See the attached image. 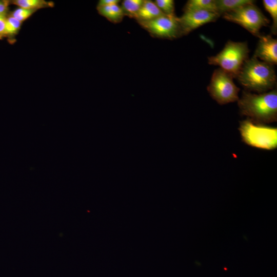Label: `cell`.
<instances>
[{
    "mask_svg": "<svg viewBox=\"0 0 277 277\" xmlns=\"http://www.w3.org/2000/svg\"><path fill=\"white\" fill-rule=\"evenodd\" d=\"M238 105L241 115L252 121L266 124L277 121V90L252 93L244 90Z\"/></svg>",
    "mask_w": 277,
    "mask_h": 277,
    "instance_id": "obj_1",
    "label": "cell"
},
{
    "mask_svg": "<svg viewBox=\"0 0 277 277\" xmlns=\"http://www.w3.org/2000/svg\"><path fill=\"white\" fill-rule=\"evenodd\" d=\"M236 78L246 91L259 93L272 89L276 82L273 66L253 56L244 63Z\"/></svg>",
    "mask_w": 277,
    "mask_h": 277,
    "instance_id": "obj_2",
    "label": "cell"
},
{
    "mask_svg": "<svg viewBox=\"0 0 277 277\" xmlns=\"http://www.w3.org/2000/svg\"><path fill=\"white\" fill-rule=\"evenodd\" d=\"M246 42L228 41L217 54L208 57V64L220 68L236 78L244 63L249 58Z\"/></svg>",
    "mask_w": 277,
    "mask_h": 277,
    "instance_id": "obj_3",
    "label": "cell"
},
{
    "mask_svg": "<svg viewBox=\"0 0 277 277\" xmlns=\"http://www.w3.org/2000/svg\"><path fill=\"white\" fill-rule=\"evenodd\" d=\"M239 130L242 140L251 147L265 150L277 147V128L246 119L240 122Z\"/></svg>",
    "mask_w": 277,
    "mask_h": 277,
    "instance_id": "obj_4",
    "label": "cell"
},
{
    "mask_svg": "<svg viewBox=\"0 0 277 277\" xmlns=\"http://www.w3.org/2000/svg\"><path fill=\"white\" fill-rule=\"evenodd\" d=\"M222 16L225 19L241 26L258 37L261 34L260 29L267 26L270 23L254 3L245 5Z\"/></svg>",
    "mask_w": 277,
    "mask_h": 277,
    "instance_id": "obj_5",
    "label": "cell"
},
{
    "mask_svg": "<svg viewBox=\"0 0 277 277\" xmlns=\"http://www.w3.org/2000/svg\"><path fill=\"white\" fill-rule=\"evenodd\" d=\"M233 78L220 68L213 71L207 89L210 96L219 104L223 105L238 101L240 88L235 85Z\"/></svg>",
    "mask_w": 277,
    "mask_h": 277,
    "instance_id": "obj_6",
    "label": "cell"
},
{
    "mask_svg": "<svg viewBox=\"0 0 277 277\" xmlns=\"http://www.w3.org/2000/svg\"><path fill=\"white\" fill-rule=\"evenodd\" d=\"M138 23L155 37L173 39L183 36L175 15H163L149 21Z\"/></svg>",
    "mask_w": 277,
    "mask_h": 277,
    "instance_id": "obj_7",
    "label": "cell"
},
{
    "mask_svg": "<svg viewBox=\"0 0 277 277\" xmlns=\"http://www.w3.org/2000/svg\"><path fill=\"white\" fill-rule=\"evenodd\" d=\"M220 16L214 12L205 10H187L177 17L182 34L185 35L207 23L216 21Z\"/></svg>",
    "mask_w": 277,
    "mask_h": 277,
    "instance_id": "obj_8",
    "label": "cell"
},
{
    "mask_svg": "<svg viewBox=\"0 0 277 277\" xmlns=\"http://www.w3.org/2000/svg\"><path fill=\"white\" fill-rule=\"evenodd\" d=\"M253 56L270 64L277 63V40L269 35L261 34Z\"/></svg>",
    "mask_w": 277,
    "mask_h": 277,
    "instance_id": "obj_9",
    "label": "cell"
},
{
    "mask_svg": "<svg viewBox=\"0 0 277 277\" xmlns=\"http://www.w3.org/2000/svg\"><path fill=\"white\" fill-rule=\"evenodd\" d=\"M165 15L157 7L155 3L150 0H144L137 13L135 19L137 22H147Z\"/></svg>",
    "mask_w": 277,
    "mask_h": 277,
    "instance_id": "obj_10",
    "label": "cell"
},
{
    "mask_svg": "<svg viewBox=\"0 0 277 277\" xmlns=\"http://www.w3.org/2000/svg\"><path fill=\"white\" fill-rule=\"evenodd\" d=\"M98 13L113 23H119L122 21L124 15L122 9L118 4L97 7Z\"/></svg>",
    "mask_w": 277,
    "mask_h": 277,
    "instance_id": "obj_11",
    "label": "cell"
},
{
    "mask_svg": "<svg viewBox=\"0 0 277 277\" xmlns=\"http://www.w3.org/2000/svg\"><path fill=\"white\" fill-rule=\"evenodd\" d=\"M252 3H254V1L252 0H215L217 13L220 16Z\"/></svg>",
    "mask_w": 277,
    "mask_h": 277,
    "instance_id": "obj_12",
    "label": "cell"
},
{
    "mask_svg": "<svg viewBox=\"0 0 277 277\" xmlns=\"http://www.w3.org/2000/svg\"><path fill=\"white\" fill-rule=\"evenodd\" d=\"M192 10H205L217 14L215 0H189L184 6L183 11Z\"/></svg>",
    "mask_w": 277,
    "mask_h": 277,
    "instance_id": "obj_13",
    "label": "cell"
},
{
    "mask_svg": "<svg viewBox=\"0 0 277 277\" xmlns=\"http://www.w3.org/2000/svg\"><path fill=\"white\" fill-rule=\"evenodd\" d=\"M144 0H124L121 6L124 16L135 19Z\"/></svg>",
    "mask_w": 277,
    "mask_h": 277,
    "instance_id": "obj_14",
    "label": "cell"
},
{
    "mask_svg": "<svg viewBox=\"0 0 277 277\" xmlns=\"http://www.w3.org/2000/svg\"><path fill=\"white\" fill-rule=\"evenodd\" d=\"M20 8L35 9L52 6L50 2L44 0H15L11 2Z\"/></svg>",
    "mask_w": 277,
    "mask_h": 277,
    "instance_id": "obj_15",
    "label": "cell"
},
{
    "mask_svg": "<svg viewBox=\"0 0 277 277\" xmlns=\"http://www.w3.org/2000/svg\"><path fill=\"white\" fill-rule=\"evenodd\" d=\"M263 4L266 10L272 18L273 23L271 26V32L276 35L277 32V1L263 0Z\"/></svg>",
    "mask_w": 277,
    "mask_h": 277,
    "instance_id": "obj_16",
    "label": "cell"
},
{
    "mask_svg": "<svg viewBox=\"0 0 277 277\" xmlns=\"http://www.w3.org/2000/svg\"><path fill=\"white\" fill-rule=\"evenodd\" d=\"M157 7L167 15H175L174 13V2L173 0H155L154 2Z\"/></svg>",
    "mask_w": 277,
    "mask_h": 277,
    "instance_id": "obj_17",
    "label": "cell"
},
{
    "mask_svg": "<svg viewBox=\"0 0 277 277\" xmlns=\"http://www.w3.org/2000/svg\"><path fill=\"white\" fill-rule=\"evenodd\" d=\"M22 23V22L11 15L6 17V35L16 34L21 28Z\"/></svg>",
    "mask_w": 277,
    "mask_h": 277,
    "instance_id": "obj_18",
    "label": "cell"
},
{
    "mask_svg": "<svg viewBox=\"0 0 277 277\" xmlns=\"http://www.w3.org/2000/svg\"><path fill=\"white\" fill-rule=\"evenodd\" d=\"M36 10L35 9L19 7L12 12L11 16H13L19 22L23 23V22L31 16L36 11Z\"/></svg>",
    "mask_w": 277,
    "mask_h": 277,
    "instance_id": "obj_19",
    "label": "cell"
},
{
    "mask_svg": "<svg viewBox=\"0 0 277 277\" xmlns=\"http://www.w3.org/2000/svg\"><path fill=\"white\" fill-rule=\"evenodd\" d=\"M10 3V2L8 1H0V13L2 15L6 16Z\"/></svg>",
    "mask_w": 277,
    "mask_h": 277,
    "instance_id": "obj_20",
    "label": "cell"
},
{
    "mask_svg": "<svg viewBox=\"0 0 277 277\" xmlns=\"http://www.w3.org/2000/svg\"><path fill=\"white\" fill-rule=\"evenodd\" d=\"M6 16H0V38L6 36Z\"/></svg>",
    "mask_w": 277,
    "mask_h": 277,
    "instance_id": "obj_21",
    "label": "cell"
},
{
    "mask_svg": "<svg viewBox=\"0 0 277 277\" xmlns=\"http://www.w3.org/2000/svg\"><path fill=\"white\" fill-rule=\"evenodd\" d=\"M121 2L119 0H100L97 7L110 6L113 4H118Z\"/></svg>",
    "mask_w": 277,
    "mask_h": 277,
    "instance_id": "obj_22",
    "label": "cell"
}]
</instances>
